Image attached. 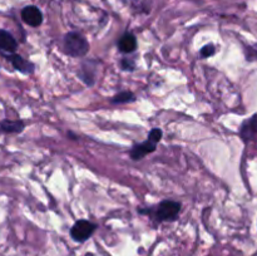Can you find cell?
Masks as SVG:
<instances>
[{
	"mask_svg": "<svg viewBox=\"0 0 257 256\" xmlns=\"http://www.w3.org/2000/svg\"><path fill=\"white\" fill-rule=\"evenodd\" d=\"M64 48L70 57H84L89 50V44L82 34L72 32L65 35Z\"/></svg>",
	"mask_w": 257,
	"mask_h": 256,
	"instance_id": "6da1fadb",
	"label": "cell"
},
{
	"mask_svg": "<svg viewBox=\"0 0 257 256\" xmlns=\"http://www.w3.org/2000/svg\"><path fill=\"white\" fill-rule=\"evenodd\" d=\"M181 205L175 201H163L156 208L155 217L158 221H171L175 220L180 213Z\"/></svg>",
	"mask_w": 257,
	"mask_h": 256,
	"instance_id": "7a4b0ae2",
	"label": "cell"
},
{
	"mask_svg": "<svg viewBox=\"0 0 257 256\" xmlns=\"http://www.w3.org/2000/svg\"><path fill=\"white\" fill-rule=\"evenodd\" d=\"M97 226L94 223L89 222L87 220H79L73 225L72 230H70V235L78 242H83V241L88 240L94 232Z\"/></svg>",
	"mask_w": 257,
	"mask_h": 256,
	"instance_id": "3957f363",
	"label": "cell"
},
{
	"mask_svg": "<svg viewBox=\"0 0 257 256\" xmlns=\"http://www.w3.org/2000/svg\"><path fill=\"white\" fill-rule=\"evenodd\" d=\"M22 18L28 25L30 27H39L43 22V15L42 12L38 9L34 5H30V7H25L22 12Z\"/></svg>",
	"mask_w": 257,
	"mask_h": 256,
	"instance_id": "277c9868",
	"label": "cell"
},
{
	"mask_svg": "<svg viewBox=\"0 0 257 256\" xmlns=\"http://www.w3.org/2000/svg\"><path fill=\"white\" fill-rule=\"evenodd\" d=\"M155 151H156V143L152 142V141L147 140L146 142L140 143V145H136L135 147L132 148V151H131V157H132V160L137 161L145 157V156L148 155V153L155 152Z\"/></svg>",
	"mask_w": 257,
	"mask_h": 256,
	"instance_id": "5b68a950",
	"label": "cell"
},
{
	"mask_svg": "<svg viewBox=\"0 0 257 256\" xmlns=\"http://www.w3.org/2000/svg\"><path fill=\"white\" fill-rule=\"evenodd\" d=\"M8 59L10 60V63H12L13 67H14L15 69H18L22 73H25V74L32 73L33 70H34V65L30 62H28V60H25L23 57H20V55L10 54L9 57H8Z\"/></svg>",
	"mask_w": 257,
	"mask_h": 256,
	"instance_id": "8992f818",
	"label": "cell"
},
{
	"mask_svg": "<svg viewBox=\"0 0 257 256\" xmlns=\"http://www.w3.org/2000/svg\"><path fill=\"white\" fill-rule=\"evenodd\" d=\"M118 48L122 53H132L137 48V40L136 37L131 33H125L118 42Z\"/></svg>",
	"mask_w": 257,
	"mask_h": 256,
	"instance_id": "52a82bcc",
	"label": "cell"
},
{
	"mask_svg": "<svg viewBox=\"0 0 257 256\" xmlns=\"http://www.w3.org/2000/svg\"><path fill=\"white\" fill-rule=\"evenodd\" d=\"M0 49L4 52L13 53L17 49V42L10 33L0 30Z\"/></svg>",
	"mask_w": 257,
	"mask_h": 256,
	"instance_id": "ba28073f",
	"label": "cell"
},
{
	"mask_svg": "<svg viewBox=\"0 0 257 256\" xmlns=\"http://www.w3.org/2000/svg\"><path fill=\"white\" fill-rule=\"evenodd\" d=\"M24 128V123L22 120H3L0 122V131L5 133L22 132Z\"/></svg>",
	"mask_w": 257,
	"mask_h": 256,
	"instance_id": "9c48e42d",
	"label": "cell"
},
{
	"mask_svg": "<svg viewBox=\"0 0 257 256\" xmlns=\"http://www.w3.org/2000/svg\"><path fill=\"white\" fill-rule=\"evenodd\" d=\"M257 133V114L253 115L248 122H246L242 125V130H241V135L245 140H250L253 137V135Z\"/></svg>",
	"mask_w": 257,
	"mask_h": 256,
	"instance_id": "30bf717a",
	"label": "cell"
},
{
	"mask_svg": "<svg viewBox=\"0 0 257 256\" xmlns=\"http://www.w3.org/2000/svg\"><path fill=\"white\" fill-rule=\"evenodd\" d=\"M135 100V95L133 93L131 92H122L119 94L114 95L112 99L113 103H127V102H132Z\"/></svg>",
	"mask_w": 257,
	"mask_h": 256,
	"instance_id": "8fae6325",
	"label": "cell"
},
{
	"mask_svg": "<svg viewBox=\"0 0 257 256\" xmlns=\"http://www.w3.org/2000/svg\"><path fill=\"white\" fill-rule=\"evenodd\" d=\"M215 53H216L215 45H213V44H207V45H205V47H203L202 49H201L200 54H201V57H202V58H210V57H212V55L215 54Z\"/></svg>",
	"mask_w": 257,
	"mask_h": 256,
	"instance_id": "7c38bea8",
	"label": "cell"
},
{
	"mask_svg": "<svg viewBox=\"0 0 257 256\" xmlns=\"http://www.w3.org/2000/svg\"><path fill=\"white\" fill-rule=\"evenodd\" d=\"M161 138H162V131H161L160 128H155V130H152L150 132V136H148V140L152 141V142H155L156 145L160 142Z\"/></svg>",
	"mask_w": 257,
	"mask_h": 256,
	"instance_id": "4fadbf2b",
	"label": "cell"
},
{
	"mask_svg": "<svg viewBox=\"0 0 257 256\" xmlns=\"http://www.w3.org/2000/svg\"><path fill=\"white\" fill-rule=\"evenodd\" d=\"M120 65H122V69H124V70L135 69V62L131 59H123L122 62H120Z\"/></svg>",
	"mask_w": 257,
	"mask_h": 256,
	"instance_id": "5bb4252c",
	"label": "cell"
}]
</instances>
